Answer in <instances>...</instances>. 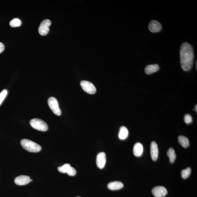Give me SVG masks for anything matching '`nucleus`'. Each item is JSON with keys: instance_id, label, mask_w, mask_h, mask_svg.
Wrapping results in <instances>:
<instances>
[{"instance_id": "nucleus-1", "label": "nucleus", "mask_w": 197, "mask_h": 197, "mask_svg": "<svg viewBox=\"0 0 197 197\" xmlns=\"http://www.w3.org/2000/svg\"><path fill=\"white\" fill-rule=\"evenodd\" d=\"M180 64L184 71H188L192 68L193 63V49L188 42H185L181 45L180 49Z\"/></svg>"}, {"instance_id": "nucleus-2", "label": "nucleus", "mask_w": 197, "mask_h": 197, "mask_svg": "<svg viewBox=\"0 0 197 197\" xmlns=\"http://www.w3.org/2000/svg\"><path fill=\"white\" fill-rule=\"evenodd\" d=\"M21 144L24 149L30 152L36 153L40 151L41 149L40 145L29 139H22Z\"/></svg>"}, {"instance_id": "nucleus-3", "label": "nucleus", "mask_w": 197, "mask_h": 197, "mask_svg": "<svg viewBox=\"0 0 197 197\" xmlns=\"http://www.w3.org/2000/svg\"><path fill=\"white\" fill-rule=\"evenodd\" d=\"M31 126L38 131H45L48 129V126L45 122L38 118L32 119L30 122Z\"/></svg>"}, {"instance_id": "nucleus-4", "label": "nucleus", "mask_w": 197, "mask_h": 197, "mask_svg": "<svg viewBox=\"0 0 197 197\" xmlns=\"http://www.w3.org/2000/svg\"><path fill=\"white\" fill-rule=\"evenodd\" d=\"M48 105L50 108L55 114L60 116L62 114L58 103L56 98L51 97L48 99Z\"/></svg>"}, {"instance_id": "nucleus-5", "label": "nucleus", "mask_w": 197, "mask_h": 197, "mask_svg": "<svg viewBox=\"0 0 197 197\" xmlns=\"http://www.w3.org/2000/svg\"><path fill=\"white\" fill-rule=\"evenodd\" d=\"M80 85L83 90L90 94H94L96 92V88L92 83L86 80L80 82Z\"/></svg>"}, {"instance_id": "nucleus-6", "label": "nucleus", "mask_w": 197, "mask_h": 197, "mask_svg": "<svg viewBox=\"0 0 197 197\" xmlns=\"http://www.w3.org/2000/svg\"><path fill=\"white\" fill-rule=\"evenodd\" d=\"M51 24V22L48 19L44 20L41 22L38 29V32L41 35L45 36L48 34L49 32V27Z\"/></svg>"}, {"instance_id": "nucleus-7", "label": "nucleus", "mask_w": 197, "mask_h": 197, "mask_svg": "<svg viewBox=\"0 0 197 197\" xmlns=\"http://www.w3.org/2000/svg\"><path fill=\"white\" fill-rule=\"evenodd\" d=\"M152 193L155 197H165L168 193L167 190L163 186L155 187L152 190Z\"/></svg>"}, {"instance_id": "nucleus-8", "label": "nucleus", "mask_w": 197, "mask_h": 197, "mask_svg": "<svg viewBox=\"0 0 197 197\" xmlns=\"http://www.w3.org/2000/svg\"><path fill=\"white\" fill-rule=\"evenodd\" d=\"M106 162V155L104 152H101L97 154L96 159V165L99 169L104 168Z\"/></svg>"}, {"instance_id": "nucleus-9", "label": "nucleus", "mask_w": 197, "mask_h": 197, "mask_svg": "<svg viewBox=\"0 0 197 197\" xmlns=\"http://www.w3.org/2000/svg\"><path fill=\"white\" fill-rule=\"evenodd\" d=\"M148 29L150 32L155 33L161 31L162 26L159 22L156 20H152L150 22Z\"/></svg>"}, {"instance_id": "nucleus-10", "label": "nucleus", "mask_w": 197, "mask_h": 197, "mask_svg": "<svg viewBox=\"0 0 197 197\" xmlns=\"http://www.w3.org/2000/svg\"><path fill=\"white\" fill-rule=\"evenodd\" d=\"M30 178L29 176L26 175H20L15 178V182L18 186H24L29 184Z\"/></svg>"}, {"instance_id": "nucleus-11", "label": "nucleus", "mask_w": 197, "mask_h": 197, "mask_svg": "<svg viewBox=\"0 0 197 197\" xmlns=\"http://www.w3.org/2000/svg\"><path fill=\"white\" fill-rule=\"evenodd\" d=\"M151 154L152 160L156 161L158 158V149L157 144L155 142H152L151 143Z\"/></svg>"}, {"instance_id": "nucleus-12", "label": "nucleus", "mask_w": 197, "mask_h": 197, "mask_svg": "<svg viewBox=\"0 0 197 197\" xmlns=\"http://www.w3.org/2000/svg\"><path fill=\"white\" fill-rule=\"evenodd\" d=\"M143 148L141 143H137L134 146L133 152L134 155L136 157H140L143 153Z\"/></svg>"}, {"instance_id": "nucleus-13", "label": "nucleus", "mask_w": 197, "mask_h": 197, "mask_svg": "<svg viewBox=\"0 0 197 197\" xmlns=\"http://www.w3.org/2000/svg\"><path fill=\"white\" fill-rule=\"evenodd\" d=\"M159 69L160 67L157 64L149 65L145 67V71L146 74L150 75L157 72Z\"/></svg>"}, {"instance_id": "nucleus-14", "label": "nucleus", "mask_w": 197, "mask_h": 197, "mask_svg": "<svg viewBox=\"0 0 197 197\" xmlns=\"http://www.w3.org/2000/svg\"><path fill=\"white\" fill-rule=\"evenodd\" d=\"M123 184L121 182L115 181L112 182L108 185L107 187L109 190H117L121 189L123 187Z\"/></svg>"}, {"instance_id": "nucleus-15", "label": "nucleus", "mask_w": 197, "mask_h": 197, "mask_svg": "<svg viewBox=\"0 0 197 197\" xmlns=\"http://www.w3.org/2000/svg\"><path fill=\"white\" fill-rule=\"evenodd\" d=\"M129 135L128 130L125 126H122L119 130L118 137L120 139L124 140L126 139Z\"/></svg>"}, {"instance_id": "nucleus-16", "label": "nucleus", "mask_w": 197, "mask_h": 197, "mask_svg": "<svg viewBox=\"0 0 197 197\" xmlns=\"http://www.w3.org/2000/svg\"><path fill=\"white\" fill-rule=\"evenodd\" d=\"M178 141L180 145L184 148H187L190 145V142L188 139L184 136H179L178 137Z\"/></svg>"}, {"instance_id": "nucleus-17", "label": "nucleus", "mask_w": 197, "mask_h": 197, "mask_svg": "<svg viewBox=\"0 0 197 197\" xmlns=\"http://www.w3.org/2000/svg\"><path fill=\"white\" fill-rule=\"evenodd\" d=\"M167 155L169 158L170 163H173L176 158V154L173 148H170L168 150Z\"/></svg>"}, {"instance_id": "nucleus-18", "label": "nucleus", "mask_w": 197, "mask_h": 197, "mask_svg": "<svg viewBox=\"0 0 197 197\" xmlns=\"http://www.w3.org/2000/svg\"><path fill=\"white\" fill-rule=\"evenodd\" d=\"M71 168V165L69 164H66L62 166H59L58 168V170L59 172L62 173H67L70 171Z\"/></svg>"}, {"instance_id": "nucleus-19", "label": "nucleus", "mask_w": 197, "mask_h": 197, "mask_svg": "<svg viewBox=\"0 0 197 197\" xmlns=\"http://www.w3.org/2000/svg\"><path fill=\"white\" fill-rule=\"evenodd\" d=\"M22 24V22L18 18H15L12 19L10 22V25L11 27L16 28L19 27Z\"/></svg>"}, {"instance_id": "nucleus-20", "label": "nucleus", "mask_w": 197, "mask_h": 197, "mask_svg": "<svg viewBox=\"0 0 197 197\" xmlns=\"http://www.w3.org/2000/svg\"><path fill=\"white\" fill-rule=\"evenodd\" d=\"M191 169L190 168L188 167L186 169H183L181 171V176L182 178L186 179L188 178L190 175Z\"/></svg>"}, {"instance_id": "nucleus-21", "label": "nucleus", "mask_w": 197, "mask_h": 197, "mask_svg": "<svg viewBox=\"0 0 197 197\" xmlns=\"http://www.w3.org/2000/svg\"><path fill=\"white\" fill-rule=\"evenodd\" d=\"M7 91L6 89L3 90L0 93V105H1L4 99L5 98L7 94Z\"/></svg>"}, {"instance_id": "nucleus-22", "label": "nucleus", "mask_w": 197, "mask_h": 197, "mask_svg": "<svg viewBox=\"0 0 197 197\" xmlns=\"http://www.w3.org/2000/svg\"><path fill=\"white\" fill-rule=\"evenodd\" d=\"M184 121L186 123L189 124L192 122V118L190 114H186L184 116Z\"/></svg>"}, {"instance_id": "nucleus-23", "label": "nucleus", "mask_w": 197, "mask_h": 197, "mask_svg": "<svg viewBox=\"0 0 197 197\" xmlns=\"http://www.w3.org/2000/svg\"><path fill=\"white\" fill-rule=\"evenodd\" d=\"M76 170L72 167L71 168L70 171L67 173L68 175L70 176H74L76 175Z\"/></svg>"}, {"instance_id": "nucleus-24", "label": "nucleus", "mask_w": 197, "mask_h": 197, "mask_svg": "<svg viewBox=\"0 0 197 197\" xmlns=\"http://www.w3.org/2000/svg\"><path fill=\"white\" fill-rule=\"evenodd\" d=\"M4 49H5V46L1 42H0V54L3 51Z\"/></svg>"}, {"instance_id": "nucleus-25", "label": "nucleus", "mask_w": 197, "mask_h": 197, "mask_svg": "<svg viewBox=\"0 0 197 197\" xmlns=\"http://www.w3.org/2000/svg\"><path fill=\"white\" fill-rule=\"evenodd\" d=\"M195 110L196 111V112H197V105H196L195 106Z\"/></svg>"}, {"instance_id": "nucleus-26", "label": "nucleus", "mask_w": 197, "mask_h": 197, "mask_svg": "<svg viewBox=\"0 0 197 197\" xmlns=\"http://www.w3.org/2000/svg\"><path fill=\"white\" fill-rule=\"evenodd\" d=\"M196 70H197V61L196 62Z\"/></svg>"}, {"instance_id": "nucleus-27", "label": "nucleus", "mask_w": 197, "mask_h": 197, "mask_svg": "<svg viewBox=\"0 0 197 197\" xmlns=\"http://www.w3.org/2000/svg\"><path fill=\"white\" fill-rule=\"evenodd\" d=\"M32 179H30V182H32Z\"/></svg>"}, {"instance_id": "nucleus-28", "label": "nucleus", "mask_w": 197, "mask_h": 197, "mask_svg": "<svg viewBox=\"0 0 197 197\" xmlns=\"http://www.w3.org/2000/svg\"></svg>"}]
</instances>
